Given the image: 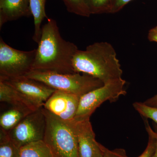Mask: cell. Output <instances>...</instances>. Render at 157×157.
Here are the masks:
<instances>
[{"instance_id":"4","label":"cell","mask_w":157,"mask_h":157,"mask_svg":"<svg viewBox=\"0 0 157 157\" xmlns=\"http://www.w3.org/2000/svg\"><path fill=\"white\" fill-rule=\"evenodd\" d=\"M25 76L41 82L56 90L71 93L79 97L104 85L98 78L81 73L33 70Z\"/></svg>"},{"instance_id":"22","label":"cell","mask_w":157,"mask_h":157,"mask_svg":"<svg viewBox=\"0 0 157 157\" xmlns=\"http://www.w3.org/2000/svg\"><path fill=\"white\" fill-rule=\"evenodd\" d=\"M103 157H129L125 150L122 148H116L109 150L107 148Z\"/></svg>"},{"instance_id":"10","label":"cell","mask_w":157,"mask_h":157,"mask_svg":"<svg viewBox=\"0 0 157 157\" xmlns=\"http://www.w3.org/2000/svg\"><path fill=\"white\" fill-rule=\"evenodd\" d=\"M80 98L74 94L56 90L43 107L62 120L71 121L75 118Z\"/></svg>"},{"instance_id":"21","label":"cell","mask_w":157,"mask_h":157,"mask_svg":"<svg viewBox=\"0 0 157 157\" xmlns=\"http://www.w3.org/2000/svg\"><path fill=\"white\" fill-rule=\"evenodd\" d=\"M132 0H110L109 14H115L121 11Z\"/></svg>"},{"instance_id":"6","label":"cell","mask_w":157,"mask_h":157,"mask_svg":"<svg viewBox=\"0 0 157 157\" xmlns=\"http://www.w3.org/2000/svg\"><path fill=\"white\" fill-rule=\"evenodd\" d=\"M36 49L23 51L0 38V80L25 76L32 70Z\"/></svg>"},{"instance_id":"18","label":"cell","mask_w":157,"mask_h":157,"mask_svg":"<svg viewBox=\"0 0 157 157\" xmlns=\"http://www.w3.org/2000/svg\"><path fill=\"white\" fill-rule=\"evenodd\" d=\"M91 14H109L110 0H84Z\"/></svg>"},{"instance_id":"20","label":"cell","mask_w":157,"mask_h":157,"mask_svg":"<svg viewBox=\"0 0 157 157\" xmlns=\"http://www.w3.org/2000/svg\"><path fill=\"white\" fill-rule=\"evenodd\" d=\"M133 106L142 117L150 119L157 124V107L148 106L144 103L138 102L134 103Z\"/></svg>"},{"instance_id":"2","label":"cell","mask_w":157,"mask_h":157,"mask_svg":"<svg viewBox=\"0 0 157 157\" xmlns=\"http://www.w3.org/2000/svg\"><path fill=\"white\" fill-rule=\"evenodd\" d=\"M74 73L86 74L99 79L104 84L122 78L123 71L115 48L107 42H97L78 49L73 56Z\"/></svg>"},{"instance_id":"1","label":"cell","mask_w":157,"mask_h":157,"mask_svg":"<svg viewBox=\"0 0 157 157\" xmlns=\"http://www.w3.org/2000/svg\"><path fill=\"white\" fill-rule=\"evenodd\" d=\"M32 70L74 73L72 60L78 50L73 42L63 39L56 21L51 18L42 27V34Z\"/></svg>"},{"instance_id":"14","label":"cell","mask_w":157,"mask_h":157,"mask_svg":"<svg viewBox=\"0 0 157 157\" xmlns=\"http://www.w3.org/2000/svg\"><path fill=\"white\" fill-rule=\"evenodd\" d=\"M46 0H29L30 8L33 17L35 30L33 39L34 42L39 43L42 34L41 25L45 18L48 19L45 11Z\"/></svg>"},{"instance_id":"12","label":"cell","mask_w":157,"mask_h":157,"mask_svg":"<svg viewBox=\"0 0 157 157\" xmlns=\"http://www.w3.org/2000/svg\"><path fill=\"white\" fill-rule=\"evenodd\" d=\"M0 101L11 107H19L34 111L39 108L25 96L4 82L0 81Z\"/></svg>"},{"instance_id":"19","label":"cell","mask_w":157,"mask_h":157,"mask_svg":"<svg viewBox=\"0 0 157 157\" xmlns=\"http://www.w3.org/2000/svg\"><path fill=\"white\" fill-rule=\"evenodd\" d=\"M144 125L147 132L148 135V141L146 149L138 157H153L155 151L157 138L155 132L152 129L147 121V119L144 118Z\"/></svg>"},{"instance_id":"17","label":"cell","mask_w":157,"mask_h":157,"mask_svg":"<svg viewBox=\"0 0 157 157\" xmlns=\"http://www.w3.org/2000/svg\"><path fill=\"white\" fill-rule=\"evenodd\" d=\"M67 10L73 14L85 17H89L91 14L84 0H62Z\"/></svg>"},{"instance_id":"5","label":"cell","mask_w":157,"mask_h":157,"mask_svg":"<svg viewBox=\"0 0 157 157\" xmlns=\"http://www.w3.org/2000/svg\"><path fill=\"white\" fill-rule=\"evenodd\" d=\"M125 80L120 78L104 84L82 96L74 120L81 121L90 119L96 109L104 102H115L121 96L125 95Z\"/></svg>"},{"instance_id":"7","label":"cell","mask_w":157,"mask_h":157,"mask_svg":"<svg viewBox=\"0 0 157 157\" xmlns=\"http://www.w3.org/2000/svg\"><path fill=\"white\" fill-rule=\"evenodd\" d=\"M42 107L31 113L8 132L10 140L19 148L32 142L43 140L46 119Z\"/></svg>"},{"instance_id":"15","label":"cell","mask_w":157,"mask_h":157,"mask_svg":"<svg viewBox=\"0 0 157 157\" xmlns=\"http://www.w3.org/2000/svg\"><path fill=\"white\" fill-rule=\"evenodd\" d=\"M20 157H54L50 149L41 140L32 142L20 148Z\"/></svg>"},{"instance_id":"9","label":"cell","mask_w":157,"mask_h":157,"mask_svg":"<svg viewBox=\"0 0 157 157\" xmlns=\"http://www.w3.org/2000/svg\"><path fill=\"white\" fill-rule=\"evenodd\" d=\"M78 140L79 157H103L107 148L95 139L90 119L73 121Z\"/></svg>"},{"instance_id":"11","label":"cell","mask_w":157,"mask_h":157,"mask_svg":"<svg viewBox=\"0 0 157 157\" xmlns=\"http://www.w3.org/2000/svg\"><path fill=\"white\" fill-rule=\"evenodd\" d=\"M31 15L29 0H0V29L7 22Z\"/></svg>"},{"instance_id":"25","label":"cell","mask_w":157,"mask_h":157,"mask_svg":"<svg viewBox=\"0 0 157 157\" xmlns=\"http://www.w3.org/2000/svg\"><path fill=\"white\" fill-rule=\"evenodd\" d=\"M155 137L157 138L156 145V149L155 151L154 155L153 157H157V137L156 135L155 132Z\"/></svg>"},{"instance_id":"23","label":"cell","mask_w":157,"mask_h":157,"mask_svg":"<svg viewBox=\"0 0 157 157\" xmlns=\"http://www.w3.org/2000/svg\"><path fill=\"white\" fill-rule=\"evenodd\" d=\"M147 39L150 42L157 43V25L149 30Z\"/></svg>"},{"instance_id":"26","label":"cell","mask_w":157,"mask_h":157,"mask_svg":"<svg viewBox=\"0 0 157 157\" xmlns=\"http://www.w3.org/2000/svg\"><path fill=\"white\" fill-rule=\"evenodd\" d=\"M156 136L157 137V133H156Z\"/></svg>"},{"instance_id":"13","label":"cell","mask_w":157,"mask_h":157,"mask_svg":"<svg viewBox=\"0 0 157 157\" xmlns=\"http://www.w3.org/2000/svg\"><path fill=\"white\" fill-rule=\"evenodd\" d=\"M30 109L11 107L3 113L0 116L1 128L9 132L31 113Z\"/></svg>"},{"instance_id":"24","label":"cell","mask_w":157,"mask_h":157,"mask_svg":"<svg viewBox=\"0 0 157 157\" xmlns=\"http://www.w3.org/2000/svg\"><path fill=\"white\" fill-rule=\"evenodd\" d=\"M144 104L151 107H157V94L152 98H149L143 102Z\"/></svg>"},{"instance_id":"8","label":"cell","mask_w":157,"mask_h":157,"mask_svg":"<svg viewBox=\"0 0 157 157\" xmlns=\"http://www.w3.org/2000/svg\"><path fill=\"white\" fill-rule=\"evenodd\" d=\"M4 82L25 96L38 108L43 107L56 90L41 82L25 76L8 78Z\"/></svg>"},{"instance_id":"3","label":"cell","mask_w":157,"mask_h":157,"mask_svg":"<svg viewBox=\"0 0 157 157\" xmlns=\"http://www.w3.org/2000/svg\"><path fill=\"white\" fill-rule=\"evenodd\" d=\"M42 109L46 119L43 140L54 157H79L78 140L73 121H65L43 107Z\"/></svg>"},{"instance_id":"16","label":"cell","mask_w":157,"mask_h":157,"mask_svg":"<svg viewBox=\"0 0 157 157\" xmlns=\"http://www.w3.org/2000/svg\"><path fill=\"white\" fill-rule=\"evenodd\" d=\"M0 157H20V148L10 140L8 132L1 128Z\"/></svg>"}]
</instances>
